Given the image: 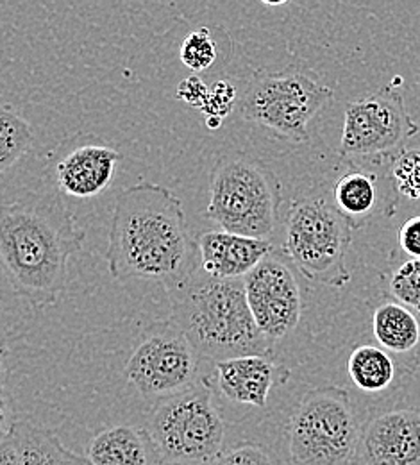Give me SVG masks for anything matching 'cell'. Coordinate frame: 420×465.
Returning a JSON list of instances; mask_svg holds the SVG:
<instances>
[{
	"mask_svg": "<svg viewBox=\"0 0 420 465\" xmlns=\"http://www.w3.org/2000/svg\"><path fill=\"white\" fill-rule=\"evenodd\" d=\"M110 274L119 282L149 280L171 292L200 271L182 203L167 186L142 181L122 190L106 251Z\"/></svg>",
	"mask_w": 420,
	"mask_h": 465,
	"instance_id": "6da1fadb",
	"label": "cell"
},
{
	"mask_svg": "<svg viewBox=\"0 0 420 465\" xmlns=\"http://www.w3.org/2000/svg\"><path fill=\"white\" fill-rule=\"evenodd\" d=\"M84 238L86 232L56 195L29 193L2 204V265L13 291L36 312L60 301L70 258Z\"/></svg>",
	"mask_w": 420,
	"mask_h": 465,
	"instance_id": "7a4b0ae2",
	"label": "cell"
},
{
	"mask_svg": "<svg viewBox=\"0 0 420 465\" xmlns=\"http://www.w3.org/2000/svg\"><path fill=\"white\" fill-rule=\"evenodd\" d=\"M171 321L200 358L215 363L272 354L249 308L243 280H215L200 269L172 292Z\"/></svg>",
	"mask_w": 420,
	"mask_h": 465,
	"instance_id": "3957f363",
	"label": "cell"
},
{
	"mask_svg": "<svg viewBox=\"0 0 420 465\" xmlns=\"http://www.w3.org/2000/svg\"><path fill=\"white\" fill-rule=\"evenodd\" d=\"M281 201V183L267 165L250 156H224L211 174L206 219L224 232L269 240Z\"/></svg>",
	"mask_w": 420,
	"mask_h": 465,
	"instance_id": "277c9868",
	"label": "cell"
},
{
	"mask_svg": "<svg viewBox=\"0 0 420 465\" xmlns=\"http://www.w3.org/2000/svg\"><path fill=\"white\" fill-rule=\"evenodd\" d=\"M353 230L335 203L322 197L296 199L285 221L283 252L306 280L344 289L351 282L346 258Z\"/></svg>",
	"mask_w": 420,
	"mask_h": 465,
	"instance_id": "5b68a950",
	"label": "cell"
},
{
	"mask_svg": "<svg viewBox=\"0 0 420 465\" xmlns=\"http://www.w3.org/2000/svg\"><path fill=\"white\" fill-rule=\"evenodd\" d=\"M357 408L342 387L304 394L287 424L292 465H353L361 433Z\"/></svg>",
	"mask_w": 420,
	"mask_h": 465,
	"instance_id": "8992f818",
	"label": "cell"
},
{
	"mask_svg": "<svg viewBox=\"0 0 420 465\" xmlns=\"http://www.w3.org/2000/svg\"><path fill=\"white\" fill-rule=\"evenodd\" d=\"M149 433L165 464L213 462L222 453L226 426L208 380L160 401L151 413Z\"/></svg>",
	"mask_w": 420,
	"mask_h": 465,
	"instance_id": "52a82bcc",
	"label": "cell"
},
{
	"mask_svg": "<svg viewBox=\"0 0 420 465\" xmlns=\"http://www.w3.org/2000/svg\"><path fill=\"white\" fill-rule=\"evenodd\" d=\"M335 94L308 74L290 68L283 72H258L247 83L239 112L274 134L296 143L309 142V122L318 115Z\"/></svg>",
	"mask_w": 420,
	"mask_h": 465,
	"instance_id": "ba28073f",
	"label": "cell"
},
{
	"mask_svg": "<svg viewBox=\"0 0 420 465\" xmlns=\"http://www.w3.org/2000/svg\"><path fill=\"white\" fill-rule=\"evenodd\" d=\"M199 352L169 321L149 328L132 351L127 381L147 400H169L199 383Z\"/></svg>",
	"mask_w": 420,
	"mask_h": 465,
	"instance_id": "9c48e42d",
	"label": "cell"
},
{
	"mask_svg": "<svg viewBox=\"0 0 420 465\" xmlns=\"http://www.w3.org/2000/svg\"><path fill=\"white\" fill-rule=\"evenodd\" d=\"M419 124L406 110L403 95L383 86L346 108L340 142L342 158H392L419 133Z\"/></svg>",
	"mask_w": 420,
	"mask_h": 465,
	"instance_id": "30bf717a",
	"label": "cell"
},
{
	"mask_svg": "<svg viewBox=\"0 0 420 465\" xmlns=\"http://www.w3.org/2000/svg\"><path fill=\"white\" fill-rule=\"evenodd\" d=\"M243 283L252 317L272 346L298 328L302 297L292 269L283 260L265 258Z\"/></svg>",
	"mask_w": 420,
	"mask_h": 465,
	"instance_id": "8fae6325",
	"label": "cell"
},
{
	"mask_svg": "<svg viewBox=\"0 0 420 465\" xmlns=\"http://www.w3.org/2000/svg\"><path fill=\"white\" fill-rule=\"evenodd\" d=\"M353 465H420V408H392L361 426Z\"/></svg>",
	"mask_w": 420,
	"mask_h": 465,
	"instance_id": "7c38bea8",
	"label": "cell"
},
{
	"mask_svg": "<svg viewBox=\"0 0 420 465\" xmlns=\"http://www.w3.org/2000/svg\"><path fill=\"white\" fill-rule=\"evenodd\" d=\"M122 154L110 143L86 136L73 143L54 162V174L61 193L72 199H93L113 183Z\"/></svg>",
	"mask_w": 420,
	"mask_h": 465,
	"instance_id": "4fadbf2b",
	"label": "cell"
},
{
	"mask_svg": "<svg viewBox=\"0 0 420 465\" xmlns=\"http://www.w3.org/2000/svg\"><path fill=\"white\" fill-rule=\"evenodd\" d=\"M200 269L215 280H245L270 256V240L228 232H204L197 238Z\"/></svg>",
	"mask_w": 420,
	"mask_h": 465,
	"instance_id": "5bb4252c",
	"label": "cell"
},
{
	"mask_svg": "<svg viewBox=\"0 0 420 465\" xmlns=\"http://www.w3.org/2000/svg\"><path fill=\"white\" fill-rule=\"evenodd\" d=\"M274 376L276 365L270 356H241L215 363L213 387L233 403L265 408Z\"/></svg>",
	"mask_w": 420,
	"mask_h": 465,
	"instance_id": "9a60e30c",
	"label": "cell"
},
{
	"mask_svg": "<svg viewBox=\"0 0 420 465\" xmlns=\"http://www.w3.org/2000/svg\"><path fill=\"white\" fill-rule=\"evenodd\" d=\"M92 465H163L149 433L140 426H113L97 433L86 450Z\"/></svg>",
	"mask_w": 420,
	"mask_h": 465,
	"instance_id": "2e32d148",
	"label": "cell"
},
{
	"mask_svg": "<svg viewBox=\"0 0 420 465\" xmlns=\"http://www.w3.org/2000/svg\"><path fill=\"white\" fill-rule=\"evenodd\" d=\"M20 446L24 465H92L61 444L60 439L47 428L25 419H15L9 428Z\"/></svg>",
	"mask_w": 420,
	"mask_h": 465,
	"instance_id": "e0dca14e",
	"label": "cell"
},
{
	"mask_svg": "<svg viewBox=\"0 0 420 465\" xmlns=\"http://www.w3.org/2000/svg\"><path fill=\"white\" fill-rule=\"evenodd\" d=\"M372 331L381 348L397 354L417 348L420 341L419 319L408 306L394 301L374 310Z\"/></svg>",
	"mask_w": 420,
	"mask_h": 465,
	"instance_id": "ac0fdd59",
	"label": "cell"
},
{
	"mask_svg": "<svg viewBox=\"0 0 420 465\" xmlns=\"http://www.w3.org/2000/svg\"><path fill=\"white\" fill-rule=\"evenodd\" d=\"M333 199L338 212L355 228H360L377 206V177L366 171L351 169L337 179Z\"/></svg>",
	"mask_w": 420,
	"mask_h": 465,
	"instance_id": "d6986e66",
	"label": "cell"
},
{
	"mask_svg": "<svg viewBox=\"0 0 420 465\" xmlns=\"http://www.w3.org/2000/svg\"><path fill=\"white\" fill-rule=\"evenodd\" d=\"M347 371L353 383L368 394L386 391L396 378V363L385 349L376 346H358L353 349Z\"/></svg>",
	"mask_w": 420,
	"mask_h": 465,
	"instance_id": "ffe728a7",
	"label": "cell"
},
{
	"mask_svg": "<svg viewBox=\"0 0 420 465\" xmlns=\"http://www.w3.org/2000/svg\"><path fill=\"white\" fill-rule=\"evenodd\" d=\"M33 127L18 112L4 106L0 114V171L7 173L33 147Z\"/></svg>",
	"mask_w": 420,
	"mask_h": 465,
	"instance_id": "44dd1931",
	"label": "cell"
},
{
	"mask_svg": "<svg viewBox=\"0 0 420 465\" xmlns=\"http://www.w3.org/2000/svg\"><path fill=\"white\" fill-rule=\"evenodd\" d=\"M181 61L191 72H204L217 61V45L208 27L190 33L181 44Z\"/></svg>",
	"mask_w": 420,
	"mask_h": 465,
	"instance_id": "7402d4cb",
	"label": "cell"
},
{
	"mask_svg": "<svg viewBox=\"0 0 420 465\" xmlns=\"http://www.w3.org/2000/svg\"><path fill=\"white\" fill-rule=\"evenodd\" d=\"M392 177L403 197L420 201V149L401 153L392 163Z\"/></svg>",
	"mask_w": 420,
	"mask_h": 465,
	"instance_id": "603a6c76",
	"label": "cell"
},
{
	"mask_svg": "<svg viewBox=\"0 0 420 465\" xmlns=\"http://www.w3.org/2000/svg\"><path fill=\"white\" fill-rule=\"evenodd\" d=\"M390 292L401 304L420 308V258L408 260L394 272Z\"/></svg>",
	"mask_w": 420,
	"mask_h": 465,
	"instance_id": "cb8c5ba5",
	"label": "cell"
},
{
	"mask_svg": "<svg viewBox=\"0 0 420 465\" xmlns=\"http://www.w3.org/2000/svg\"><path fill=\"white\" fill-rule=\"evenodd\" d=\"M211 465H276L274 457L259 444L240 442L222 451Z\"/></svg>",
	"mask_w": 420,
	"mask_h": 465,
	"instance_id": "d4e9b609",
	"label": "cell"
},
{
	"mask_svg": "<svg viewBox=\"0 0 420 465\" xmlns=\"http://www.w3.org/2000/svg\"><path fill=\"white\" fill-rule=\"evenodd\" d=\"M237 104V90L231 83L228 81H217L210 86V97L208 103L202 110V114L208 116H217V118H226L231 115Z\"/></svg>",
	"mask_w": 420,
	"mask_h": 465,
	"instance_id": "484cf974",
	"label": "cell"
},
{
	"mask_svg": "<svg viewBox=\"0 0 420 465\" xmlns=\"http://www.w3.org/2000/svg\"><path fill=\"white\" fill-rule=\"evenodd\" d=\"M208 97H210V86H206V83L199 75L186 77L178 86V99L195 110L202 112L208 103Z\"/></svg>",
	"mask_w": 420,
	"mask_h": 465,
	"instance_id": "4316f807",
	"label": "cell"
},
{
	"mask_svg": "<svg viewBox=\"0 0 420 465\" xmlns=\"http://www.w3.org/2000/svg\"><path fill=\"white\" fill-rule=\"evenodd\" d=\"M399 245L408 256L420 258V217H412L401 226Z\"/></svg>",
	"mask_w": 420,
	"mask_h": 465,
	"instance_id": "83f0119b",
	"label": "cell"
},
{
	"mask_svg": "<svg viewBox=\"0 0 420 465\" xmlns=\"http://www.w3.org/2000/svg\"><path fill=\"white\" fill-rule=\"evenodd\" d=\"M0 465H24L22 451L20 446L9 430L5 435H2V444H0Z\"/></svg>",
	"mask_w": 420,
	"mask_h": 465,
	"instance_id": "f1b7e54d",
	"label": "cell"
},
{
	"mask_svg": "<svg viewBox=\"0 0 420 465\" xmlns=\"http://www.w3.org/2000/svg\"><path fill=\"white\" fill-rule=\"evenodd\" d=\"M222 118H217V116H208L206 118V124H208V127L211 129V131H215V129H219L220 125H222Z\"/></svg>",
	"mask_w": 420,
	"mask_h": 465,
	"instance_id": "f546056e",
	"label": "cell"
},
{
	"mask_svg": "<svg viewBox=\"0 0 420 465\" xmlns=\"http://www.w3.org/2000/svg\"><path fill=\"white\" fill-rule=\"evenodd\" d=\"M419 313H420V308H419Z\"/></svg>",
	"mask_w": 420,
	"mask_h": 465,
	"instance_id": "4dcf8cb0",
	"label": "cell"
},
{
	"mask_svg": "<svg viewBox=\"0 0 420 465\" xmlns=\"http://www.w3.org/2000/svg\"><path fill=\"white\" fill-rule=\"evenodd\" d=\"M163 465H169V464H163Z\"/></svg>",
	"mask_w": 420,
	"mask_h": 465,
	"instance_id": "1f68e13d",
	"label": "cell"
}]
</instances>
